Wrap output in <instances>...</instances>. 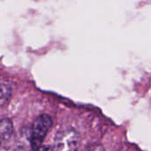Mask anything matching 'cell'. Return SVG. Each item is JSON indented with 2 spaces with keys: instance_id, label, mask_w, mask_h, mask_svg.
I'll return each mask as SVG.
<instances>
[{
  "instance_id": "4",
  "label": "cell",
  "mask_w": 151,
  "mask_h": 151,
  "mask_svg": "<svg viewBox=\"0 0 151 151\" xmlns=\"http://www.w3.org/2000/svg\"><path fill=\"white\" fill-rule=\"evenodd\" d=\"M35 151H53L51 149H50L49 147H41L40 149H38Z\"/></svg>"
},
{
  "instance_id": "3",
  "label": "cell",
  "mask_w": 151,
  "mask_h": 151,
  "mask_svg": "<svg viewBox=\"0 0 151 151\" xmlns=\"http://www.w3.org/2000/svg\"><path fill=\"white\" fill-rule=\"evenodd\" d=\"M11 96H12L11 87L8 84L2 83V86H1V97H0L1 106H4L6 104H8Z\"/></svg>"
},
{
  "instance_id": "2",
  "label": "cell",
  "mask_w": 151,
  "mask_h": 151,
  "mask_svg": "<svg viewBox=\"0 0 151 151\" xmlns=\"http://www.w3.org/2000/svg\"><path fill=\"white\" fill-rule=\"evenodd\" d=\"M13 127L12 123L8 119H4L0 123V137L2 142H5L9 140L12 134Z\"/></svg>"
},
{
  "instance_id": "1",
  "label": "cell",
  "mask_w": 151,
  "mask_h": 151,
  "mask_svg": "<svg viewBox=\"0 0 151 151\" xmlns=\"http://www.w3.org/2000/svg\"><path fill=\"white\" fill-rule=\"evenodd\" d=\"M52 127V119L47 114L40 115L33 123L30 144L34 150H37L42 147V144Z\"/></svg>"
}]
</instances>
